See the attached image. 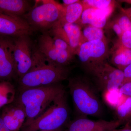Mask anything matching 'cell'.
Here are the masks:
<instances>
[{
    "label": "cell",
    "mask_w": 131,
    "mask_h": 131,
    "mask_svg": "<svg viewBox=\"0 0 131 131\" xmlns=\"http://www.w3.org/2000/svg\"><path fill=\"white\" fill-rule=\"evenodd\" d=\"M33 59L32 69L18 79L19 91L61 83L69 78L70 73L69 68L48 63L37 49L34 50Z\"/></svg>",
    "instance_id": "6da1fadb"
},
{
    "label": "cell",
    "mask_w": 131,
    "mask_h": 131,
    "mask_svg": "<svg viewBox=\"0 0 131 131\" xmlns=\"http://www.w3.org/2000/svg\"><path fill=\"white\" fill-rule=\"evenodd\" d=\"M64 91L61 83L20 91L15 101L25 111L26 118L23 127L30 125L42 114L57 96Z\"/></svg>",
    "instance_id": "7a4b0ae2"
},
{
    "label": "cell",
    "mask_w": 131,
    "mask_h": 131,
    "mask_svg": "<svg viewBox=\"0 0 131 131\" xmlns=\"http://www.w3.org/2000/svg\"><path fill=\"white\" fill-rule=\"evenodd\" d=\"M68 88L77 112L84 116H99L102 113L101 103L95 90L84 78H69Z\"/></svg>",
    "instance_id": "3957f363"
},
{
    "label": "cell",
    "mask_w": 131,
    "mask_h": 131,
    "mask_svg": "<svg viewBox=\"0 0 131 131\" xmlns=\"http://www.w3.org/2000/svg\"><path fill=\"white\" fill-rule=\"evenodd\" d=\"M69 107L65 91L57 96L42 114L22 131H59L68 121Z\"/></svg>",
    "instance_id": "277c9868"
},
{
    "label": "cell",
    "mask_w": 131,
    "mask_h": 131,
    "mask_svg": "<svg viewBox=\"0 0 131 131\" xmlns=\"http://www.w3.org/2000/svg\"><path fill=\"white\" fill-rule=\"evenodd\" d=\"M42 1V4L31 8L21 18L33 30L47 32L60 19L63 7L54 1Z\"/></svg>",
    "instance_id": "5b68a950"
},
{
    "label": "cell",
    "mask_w": 131,
    "mask_h": 131,
    "mask_svg": "<svg viewBox=\"0 0 131 131\" xmlns=\"http://www.w3.org/2000/svg\"><path fill=\"white\" fill-rule=\"evenodd\" d=\"M107 54L106 40H95L82 43L76 55L84 69L90 73L94 68L106 62Z\"/></svg>",
    "instance_id": "8992f818"
},
{
    "label": "cell",
    "mask_w": 131,
    "mask_h": 131,
    "mask_svg": "<svg viewBox=\"0 0 131 131\" xmlns=\"http://www.w3.org/2000/svg\"><path fill=\"white\" fill-rule=\"evenodd\" d=\"M90 74L94 77L98 88L106 94L118 90L125 80L123 71L106 62L94 68Z\"/></svg>",
    "instance_id": "52a82bcc"
},
{
    "label": "cell",
    "mask_w": 131,
    "mask_h": 131,
    "mask_svg": "<svg viewBox=\"0 0 131 131\" xmlns=\"http://www.w3.org/2000/svg\"><path fill=\"white\" fill-rule=\"evenodd\" d=\"M13 54L18 79L28 73L33 66L34 50L29 35L14 38Z\"/></svg>",
    "instance_id": "ba28073f"
},
{
    "label": "cell",
    "mask_w": 131,
    "mask_h": 131,
    "mask_svg": "<svg viewBox=\"0 0 131 131\" xmlns=\"http://www.w3.org/2000/svg\"><path fill=\"white\" fill-rule=\"evenodd\" d=\"M51 36L64 40L70 46L74 55L83 43L81 28L78 24L57 22L47 32ZM50 35V34H49Z\"/></svg>",
    "instance_id": "9c48e42d"
},
{
    "label": "cell",
    "mask_w": 131,
    "mask_h": 131,
    "mask_svg": "<svg viewBox=\"0 0 131 131\" xmlns=\"http://www.w3.org/2000/svg\"><path fill=\"white\" fill-rule=\"evenodd\" d=\"M13 47V38L0 36V82L17 77Z\"/></svg>",
    "instance_id": "30bf717a"
},
{
    "label": "cell",
    "mask_w": 131,
    "mask_h": 131,
    "mask_svg": "<svg viewBox=\"0 0 131 131\" xmlns=\"http://www.w3.org/2000/svg\"><path fill=\"white\" fill-rule=\"evenodd\" d=\"M32 29L21 17H14L0 13V35L14 38L31 34Z\"/></svg>",
    "instance_id": "8fae6325"
},
{
    "label": "cell",
    "mask_w": 131,
    "mask_h": 131,
    "mask_svg": "<svg viewBox=\"0 0 131 131\" xmlns=\"http://www.w3.org/2000/svg\"><path fill=\"white\" fill-rule=\"evenodd\" d=\"M122 124L119 120L94 121L86 118H80L71 122L67 131H116Z\"/></svg>",
    "instance_id": "7c38bea8"
},
{
    "label": "cell",
    "mask_w": 131,
    "mask_h": 131,
    "mask_svg": "<svg viewBox=\"0 0 131 131\" xmlns=\"http://www.w3.org/2000/svg\"><path fill=\"white\" fill-rule=\"evenodd\" d=\"M1 116L11 131H19L25 123L26 114L23 107L15 101L2 108Z\"/></svg>",
    "instance_id": "4fadbf2b"
},
{
    "label": "cell",
    "mask_w": 131,
    "mask_h": 131,
    "mask_svg": "<svg viewBox=\"0 0 131 131\" xmlns=\"http://www.w3.org/2000/svg\"><path fill=\"white\" fill-rule=\"evenodd\" d=\"M26 0H0V13L9 16L22 17L31 9Z\"/></svg>",
    "instance_id": "5bb4252c"
},
{
    "label": "cell",
    "mask_w": 131,
    "mask_h": 131,
    "mask_svg": "<svg viewBox=\"0 0 131 131\" xmlns=\"http://www.w3.org/2000/svg\"><path fill=\"white\" fill-rule=\"evenodd\" d=\"M109 16L105 12L95 8L84 9L80 20L77 23L80 25H90L103 28L106 24Z\"/></svg>",
    "instance_id": "9a60e30c"
},
{
    "label": "cell",
    "mask_w": 131,
    "mask_h": 131,
    "mask_svg": "<svg viewBox=\"0 0 131 131\" xmlns=\"http://www.w3.org/2000/svg\"><path fill=\"white\" fill-rule=\"evenodd\" d=\"M37 49L48 63L57 66L58 50L54 46L52 37L48 33L43 32L39 37Z\"/></svg>",
    "instance_id": "2e32d148"
},
{
    "label": "cell",
    "mask_w": 131,
    "mask_h": 131,
    "mask_svg": "<svg viewBox=\"0 0 131 131\" xmlns=\"http://www.w3.org/2000/svg\"><path fill=\"white\" fill-rule=\"evenodd\" d=\"M114 48L111 59L112 63L123 71L131 63V49L124 47L118 41Z\"/></svg>",
    "instance_id": "e0dca14e"
},
{
    "label": "cell",
    "mask_w": 131,
    "mask_h": 131,
    "mask_svg": "<svg viewBox=\"0 0 131 131\" xmlns=\"http://www.w3.org/2000/svg\"><path fill=\"white\" fill-rule=\"evenodd\" d=\"M63 7L61 18L59 21L62 23L77 24L83 11V6L81 1Z\"/></svg>",
    "instance_id": "ac0fdd59"
},
{
    "label": "cell",
    "mask_w": 131,
    "mask_h": 131,
    "mask_svg": "<svg viewBox=\"0 0 131 131\" xmlns=\"http://www.w3.org/2000/svg\"><path fill=\"white\" fill-rule=\"evenodd\" d=\"M16 90L9 81L0 82V110L13 102L16 98Z\"/></svg>",
    "instance_id": "d6986e66"
},
{
    "label": "cell",
    "mask_w": 131,
    "mask_h": 131,
    "mask_svg": "<svg viewBox=\"0 0 131 131\" xmlns=\"http://www.w3.org/2000/svg\"><path fill=\"white\" fill-rule=\"evenodd\" d=\"M83 10L87 8H94L106 12L109 16L114 9L115 2L110 0H85L82 1Z\"/></svg>",
    "instance_id": "ffe728a7"
},
{
    "label": "cell",
    "mask_w": 131,
    "mask_h": 131,
    "mask_svg": "<svg viewBox=\"0 0 131 131\" xmlns=\"http://www.w3.org/2000/svg\"><path fill=\"white\" fill-rule=\"evenodd\" d=\"M82 34L83 43L93 40H106L102 28L90 25H84Z\"/></svg>",
    "instance_id": "44dd1931"
},
{
    "label": "cell",
    "mask_w": 131,
    "mask_h": 131,
    "mask_svg": "<svg viewBox=\"0 0 131 131\" xmlns=\"http://www.w3.org/2000/svg\"><path fill=\"white\" fill-rule=\"evenodd\" d=\"M116 113L118 120L122 123L129 122L131 119V97L128 96L123 103L117 106Z\"/></svg>",
    "instance_id": "7402d4cb"
},
{
    "label": "cell",
    "mask_w": 131,
    "mask_h": 131,
    "mask_svg": "<svg viewBox=\"0 0 131 131\" xmlns=\"http://www.w3.org/2000/svg\"><path fill=\"white\" fill-rule=\"evenodd\" d=\"M117 22L124 33L131 28V20L126 15L122 13L115 20Z\"/></svg>",
    "instance_id": "603a6c76"
},
{
    "label": "cell",
    "mask_w": 131,
    "mask_h": 131,
    "mask_svg": "<svg viewBox=\"0 0 131 131\" xmlns=\"http://www.w3.org/2000/svg\"><path fill=\"white\" fill-rule=\"evenodd\" d=\"M118 42L124 47L131 49V28L123 33Z\"/></svg>",
    "instance_id": "cb8c5ba5"
},
{
    "label": "cell",
    "mask_w": 131,
    "mask_h": 131,
    "mask_svg": "<svg viewBox=\"0 0 131 131\" xmlns=\"http://www.w3.org/2000/svg\"><path fill=\"white\" fill-rule=\"evenodd\" d=\"M52 39L53 43L56 49L58 50H69L72 51L69 45L64 40L56 37H53Z\"/></svg>",
    "instance_id": "d4e9b609"
},
{
    "label": "cell",
    "mask_w": 131,
    "mask_h": 131,
    "mask_svg": "<svg viewBox=\"0 0 131 131\" xmlns=\"http://www.w3.org/2000/svg\"><path fill=\"white\" fill-rule=\"evenodd\" d=\"M119 91L122 95L131 97V82H127L122 84Z\"/></svg>",
    "instance_id": "484cf974"
},
{
    "label": "cell",
    "mask_w": 131,
    "mask_h": 131,
    "mask_svg": "<svg viewBox=\"0 0 131 131\" xmlns=\"http://www.w3.org/2000/svg\"><path fill=\"white\" fill-rule=\"evenodd\" d=\"M123 72L125 77L123 84L127 82H131V63L125 68Z\"/></svg>",
    "instance_id": "4316f807"
},
{
    "label": "cell",
    "mask_w": 131,
    "mask_h": 131,
    "mask_svg": "<svg viewBox=\"0 0 131 131\" xmlns=\"http://www.w3.org/2000/svg\"><path fill=\"white\" fill-rule=\"evenodd\" d=\"M112 27L113 30L117 34L119 39L124 33L123 31L115 20L112 23Z\"/></svg>",
    "instance_id": "83f0119b"
},
{
    "label": "cell",
    "mask_w": 131,
    "mask_h": 131,
    "mask_svg": "<svg viewBox=\"0 0 131 131\" xmlns=\"http://www.w3.org/2000/svg\"><path fill=\"white\" fill-rule=\"evenodd\" d=\"M0 131H11L6 125L0 116Z\"/></svg>",
    "instance_id": "f1b7e54d"
},
{
    "label": "cell",
    "mask_w": 131,
    "mask_h": 131,
    "mask_svg": "<svg viewBox=\"0 0 131 131\" xmlns=\"http://www.w3.org/2000/svg\"><path fill=\"white\" fill-rule=\"evenodd\" d=\"M122 13L126 15L131 20V7L127 8H121Z\"/></svg>",
    "instance_id": "f546056e"
},
{
    "label": "cell",
    "mask_w": 131,
    "mask_h": 131,
    "mask_svg": "<svg viewBox=\"0 0 131 131\" xmlns=\"http://www.w3.org/2000/svg\"><path fill=\"white\" fill-rule=\"evenodd\" d=\"M80 1L78 0H63L62 2L63 3V6H66L69 5H72L74 3L78 2Z\"/></svg>",
    "instance_id": "4dcf8cb0"
},
{
    "label": "cell",
    "mask_w": 131,
    "mask_h": 131,
    "mask_svg": "<svg viewBox=\"0 0 131 131\" xmlns=\"http://www.w3.org/2000/svg\"><path fill=\"white\" fill-rule=\"evenodd\" d=\"M116 131H131V129H130V127L126 126L125 128L122 129H118Z\"/></svg>",
    "instance_id": "1f68e13d"
},
{
    "label": "cell",
    "mask_w": 131,
    "mask_h": 131,
    "mask_svg": "<svg viewBox=\"0 0 131 131\" xmlns=\"http://www.w3.org/2000/svg\"><path fill=\"white\" fill-rule=\"evenodd\" d=\"M130 125H131V119L127 122V125H126V126H129Z\"/></svg>",
    "instance_id": "d6a6232c"
},
{
    "label": "cell",
    "mask_w": 131,
    "mask_h": 131,
    "mask_svg": "<svg viewBox=\"0 0 131 131\" xmlns=\"http://www.w3.org/2000/svg\"><path fill=\"white\" fill-rule=\"evenodd\" d=\"M124 2H126L127 3H130V4H131V1H130V0H129V1H123Z\"/></svg>",
    "instance_id": "836d02e7"
},
{
    "label": "cell",
    "mask_w": 131,
    "mask_h": 131,
    "mask_svg": "<svg viewBox=\"0 0 131 131\" xmlns=\"http://www.w3.org/2000/svg\"><path fill=\"white\" fill-rule=\"evenodd\" d=\"M48 131L40 130V131Z\"/></svg>",
    "instance_id": "e575fe53"
}]
</instances>
